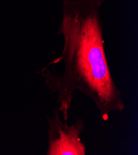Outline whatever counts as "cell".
Masks as SVG:
<instances>
[{"instance_id": "6da1fadb", "label": "cell", "mask_w": 138, "mask_h": 155, "mask_svg": "<svg viewBox=\"0 0 138 155\" xmlns=\"http://www.w3.org/2000/svg\"><path fill=\"white\" fill-rule=\"evenodd\" d=\"M105 0H64L58 34L64 38L62 52L48 64L63 62L59 75L47 67L41 74L68 121L74 94L79 91L94 103L104 121L113 113H121L125 104L107 61L100 11Z\"/></svg>"}, {"instance_id": "7a4b0ae2", "label": "cell", "mask_w": 138, "mask_h": 155, "mask_svg": "<svg viewBox=\"0 0 138 155\" xmlns=\"http://www.w3.org/2000/svg\"><path fill=\"white\" fill-rule=\"evenodd\" d=\"M48 120V150L47 155H86V147L81 141L85 124L81 118L68 125L60 118L58 106L55 107V117L47 116Z\"/></svg>"}]
</instances>
